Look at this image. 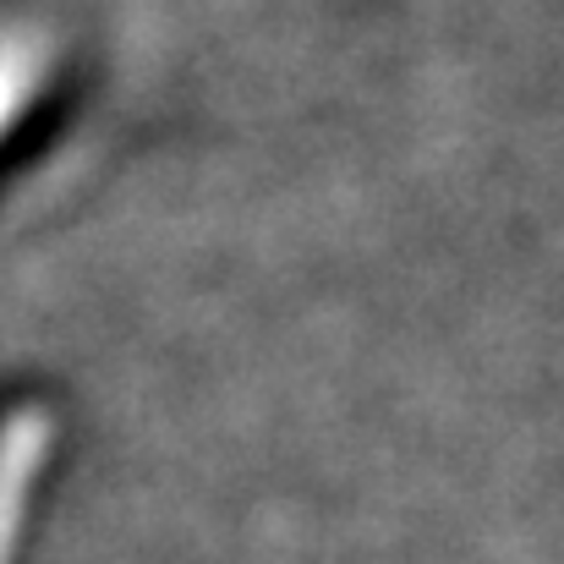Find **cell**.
<instances>
[{"instance_id":"obj_1","label":"cell","mask_w":564,"mask_h":564,"mask_svg":"<svg viewBox=\"0 0 564 564\" xmlns=\"http://www.w3.org/2000/svg\"><path fill=\"white\" fill-rule=\"evenodd\" d=\"M44 449V416H17L6 433H0V564L6 549L17 538V521H22V494L33 482V460Z\"/></svg>"},{"instance_id":"obj_2","label":"cell","mask_w":564,"mask_h":564,"mask_svg":"<svg viewBox=\"0 0 564 564\" xmlns=\"http://www.w3.org/2000/svg\"><path fill=\"white\" fill-rule=\"evenodd\" d=\"M44 77V50L28 33H0V138L11 132V121L28 110V99L39 94Z\"/></svg>"}]
</instances>
